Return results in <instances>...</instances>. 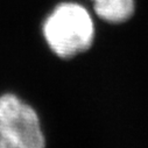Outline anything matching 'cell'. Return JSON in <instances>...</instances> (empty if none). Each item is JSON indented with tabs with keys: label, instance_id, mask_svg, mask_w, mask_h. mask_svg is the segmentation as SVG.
<instances>
[{
	"label": "cell",
	"instance_id": "2",
	"mask_svg": "<svg viewBox=\"0 0 148 148\" xmlns=\"http://www.w3.org/2000/svg\"><path fill=\"white\" fill-rule=\"evenodd\" d=\"M0 123L12 133L19 148H46L45 135L35 110L12 93L0 97Z\"/></svg>",
	"mask_w": 148,
	"mask_h": 148
},
{
	"label": "cell",
	"instance_id": "1",
	"mask_svg": "<svg viewBox=\"0 0 148 148\" xmlns=\"http://www.w3.org/2000/svg\"><path fill=\"white\" fill-rule=\"evenodd\" d=\"M43 36L49 48L62 58L86 51L95 39V25L88 10L77 3L57 5L43 22Z\"/></svg>",
	"mask_w": 148,
	"mask_h": 148
},
{
	"label": "cell",
	"instance_id": "4",
	"mask_svg": "<svg viewBox=\"0 0 148 148\" xmlns=\"http://www.w3.org/2000/svg\"><path fill=\"white\" fill-rule=\"evenodd\" d=\"M0 148H19L12 133L1 123H0Z\"/></svg>",
	"mask_w": 148,
	"mask_h": 148
},
{
	"label": "cell",
	"instance_id": "3",
	"mask_svg": "<svg viewBox=\"0 0 148 148\" xmlns=\"http://www.w3.org/2000/svg\"><path fill=\"white\" fill-rule=\"evenodd\" d=\"M93 11L101 20L110 23H123L135 11V0H91Z\"/></svg>",
	"mask_w": 148,
	"mask_h": 148
}]
</instances>
